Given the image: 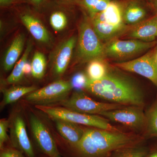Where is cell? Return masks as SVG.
I'll return each mask as SVG.
<instances>
[{
	"label": "cell",
	"mask_w": 157,
	"mask_h": 157,
	"mask_svg": "<svg viewBox=\"0 0 157 157\" xmlns=\"http://www.w3.org/2000/svg\"><path fill=\"white\" fill-rule=\"evenodd\" d=\"M143 135L90 127L84 128L81 140L74 145L57 144L64 157H109L117 150L144 142Z\"/></svg>",
	"instance_id": "cell-1"
},
{
	"label": "cell",
	"mask_w": 157,
	"mask_h": 157,
	"mask_svg": "<svg viewBox=\"0 0 157 157\" xmlns=\"http://www.w3.org/2000/svg\"><path fill=\"white\" fill-rule=\"evenodd\" d=\"M86 90L109 103L125 106L144 107L145 97L138 85L124 74L108 68L104 78H88Z\"/></svg>",
	"instance_id": "cell-2"
},
{
	"label": "cell",
	"mask_w": 157,
	"mask_h": 157,
	"mask_svg": "<svg viewBox=\"0 0 157 157\" xmlns=\"http://www.w3.org/2000/svg\"><path fill=\"white\" fill-rule=\"evenodd\" d=\"M36 108L53 120H63L70 122L92 128L119 132L122 131L109 123L106 118L101 116L91 115L73 111L62 107L52 105H36Z\"/></svg>",
	"instance_id": "cell-3"
},
{
	"label": "cell",
	"mask_w": 157,
	"mask_h": 157,
	"mask_svg": "<svg viewBox=\"0 0 157 157\" xmlns=\"http://www.w3.org/2000/svg\"><path fill=\"white\" fill-rule=\"evenodd\" d=\"M62 107L81 113L101 116L103 113L123 108L125 105L111 103L98 102L82 91H76L72 95L59 102Z\"/></svg>",
	"instance_id": "cell-4"
},
{
	"label": "cell",
	"mask_w": 157,
	"mask_h": 157,
	"mask_svg": "<svg viewBox=\"0 0 157 157\" xmlns=\"http://www.w3.org/2000/svg\"><path fill=\"white\" fill-rule=\"evenodd\" d=\"M143 107L126 106L103 113L101 116L109 121L121 124L135 133L143 135L146 122V115Z\"/></svg>",
	"instance_id": "cell-5"
},
{
	"label": "cell",
	"mask_w": 157,
	"mask_h": 157,
	"mask_svg": "<svg viewBox=\"0 0 157 157\" xmlns=\"http://www.w3.org/2000/svg\"><path fill=\"white\" fill-rule=\"evenodd\" d=\"M104 46L89 22L82 21L79 28L77 48L79 58L86 62L102 59L104 56Z\"/></svg>",
	"instance_id": "cell-6"
},
{
	"label": "cell",
	"mask_w": 157,
	"mask_h": 157,
	"mask_svg": "<svg viewBox=\"0 0 157 157\" xmlns=\"http://www.w3.org/2000/svg\"><path fill=\"white\" fill-rule=\"evenodd\" d=\"M73 89L70 81L58 80L29 94L25 99L36 105H50L67 98Z\"/></svg>",
	"instance_id": "cell-7"
},
{
	"label": "cell",
	"mask_w": 157,
	"mask_h": 157,
	"mask_svg": "<svg viewBox=\"0 0 157 157\" xmlns=\"http://www.w3.org/2000/svg\"><path fill=\"white\" fill-rule=\"evenodd\" d=\"M157 43L155 41L146 42L135 39L122 40L116 38L104 45V56L121 60L146 51Z\"/></svg>",
	"instance_id": "cell-8"
},
{
	"label": "cell",
	"mask_w": 157,
	"mask_h": 157,
	"mask_svg": "<svg viewBox=\"0 0 157 157\" xmlns=\"http://www.w3.org/2000/svg\"><path fill=\"white\" fill-rule=\"evenodd\" d=\"M29 123L37 146L48 157H63L56 142L43 121L35 114L30 115Z\"/></svg>",
	"instance_id": "cell-9"
},
{
	"label": "cell",
	"mask_w": 157,
	"mask_h": 157,
	"mask_svg": "<svg viewBox=\"0 0 157 157\" xmlns=\"http://www.w3.org/2000/svg\"><path fill=\"white\" fill-rule=\"evenodd\" d=\"M116 67L128 72L145 77L157 88V61L155 51L150 52L138 58L117 63Z\"/></svg>",
	"instance_id": "cell-10"
},
{
	"label": "cell",
	"mask_w": 157,
	"mask_h": 157,
	"mask_svg": "<svg viewBox=\"0 0 157 157\" xmlns=\"http://www.w3.org/2000/svg\"><path fill=\"white\" fill-rule=\"evenodd\" d=\"M9 121L11 146L22 152L27 157H35L33 147L29 138L25 122L22 116L19 113H15Z\"/></svg>",
	"instance_id": "cell-11"
},
{
	"label": "cell",
	"mask_w": 157,
	"mask_h": 157,
	"mask_svg": "<svg viewBox=\"0 0 157 157\" xmlns=\"http://www.w3.org/2000/svg\"><path fill=\"white\" fill-rule=\"evenodd\" d=\"M77 42L76 37H70L59 47L53 59V69L57 76L65 73L70 63L73 49Z\"/></svg>",
	"instance_id": "cell-12"
},
{
	"label": "cell",
	"mask_w": 157,
	"mask_h": 157,
	"mask_svg": "<svg viewBox=\"0 0 157 157\" xmlns=\"http://www.w3.org/2000/svg\"><path fill=\"white\" fill-rule=\"evenodd\" d=\"M129 36L144 42L155 41L157 37V14L135 25Z\"/></svg>",
	"instance_id": "cell-13"
},
{
	"label": "cell",
	"mask_w": 157,
	"mask_h": 157,
	"mask_svg": "<svg viewBox=\"0 0 157 157\" xmlns=\"http://www.w3.org/2000/svg\"><path fill=\"white\" fill-rule=\"evenodd\" d=\"M59 135L70 145H74L81 140L84 128L80 125L63 120H53Z\"/></svg>",
	"instance_id": "cell-14"
},
{
	"label": "cell",
	"mask_w": 157,
	"mask_h": 157,
	"mask_svg": "<svg viewBox=\"0 0 157 157\" xmlns=\"http://www.w3.org/2000/svg\"><path fill=\"white\" fill-rule=\"evenodd\" d=\"M124 22L127 25H136L144 21L147 15L145 7L135 0L122 5Z\"/></svg>",
	"instance_id": "cell-15"
},
{
	"label": "cell",
	"mask_w": 157,
	"mask_h": 157,
	"mask_svg": "<svg viewBox=\"0 0 157 157\" xmlns=\"http://www.w3.org/2000/svg\"><path fill=\"white\" fill-rule=\"evenodd\" d=\"M93 28L99 39L107 42L124 33L130 28V26L125 24L116 26L95 19H93Z\"/></svg>",
	"instance_id": "cell-16"
},
{
	"label": "cell",
	"mask_w": 157,
	"mask_h": 157,
	"mask_svg": "<svg viewBox=\"0 0 157 157\" xmlns=\"http://www.w3.org/2000/svg\"><path fill=\"white\" fill-rule=\"evenodd\" d=\"M21 21L33 37L39 42L46 43L50 39L48 31L39 20L29 14L21 16Z\"/></svg>",
	"instance_id": "cell-17"
},
{
	"label": "cell",
	"mask_w": 157,
	"mask_h": 157,
	"mask_svg": "<svg viewBox=\"0 0 157 157\" xmlns=\"http://www.w3.org/2000/svg\"><path fill=\"white\" fill-rule=\"evenodd\" d=\"M25 42L24 34H19L14 38L4 56L3 66L4 70L9 71L15 64L22 53Z\"/></svg>",
	"instance_id": "cell-18"
},
{
	"label": "cell",
	"mask_w": 157,
	"mask_h": 157,
	"mask_svg": "<svg viewBox=\"0 0 157 157\" xmlns=\"http://www.w3.org/2000/svg\"><path fill=\"white\" fill-rule=\"evenodd\" d=\"M96 19L109 24L120 25L125 24L123 18L122 6L117 2L111 1L104 11L98 13Z\"/></svg>",
	"instance_id": "cell-19"
},
{
	"label": "cell",
	"mask_w": 157,
	"mask_h": 157,
	"mask_svg": "<svg viewBox=\"0 0 157 157\" xmlns=\"http://www.w3.org/2000/svg\"><path fill=\"white\" fill-rule=\"evenodd\" d=\"M37 89L38 88L35 86H14L9 89H3L2 90L3 98L1 102V108L16 102L21 98Z\"/></svg>",
	"instance_id": "cell-20"
},
{
	"label": "cell",
	"mask_w": 157,
	"mask_h": 157,
	"mask_svg": "<svg viewBox=\"0 0 157 157\" xmlns=\"http://www.w3.org/2000/svg\"><path fill=\"white\" fill-rule=\"evenodd\" d=\"M146 126L143 136L147 140L157 138V98L145 113Z\"/></svg>",
	"instance_id": "cell-21"
},
{
	"label": "cell",
	"mask_w": 157,
	"mask_h": 157,
	"mask_svg": "<svg viewBox=\"0 0 157 157\" xmlns=\"http://www.w3.org/2000/svg\"><path fill=\"white\" fill-rule=\"evenodd\" d=\"M148 145L144 142L119 149L109 157H144L148 151Z\"/></svg>",
	"instance_id": "cell-22"
},
{
	"label": "cell",
	"mask_w": 157,
	"mask_h": 157,
	"mask_svg": "<svg viewBox=\"0 0 157 157\" xmlns=\"http://www.w3.org/2000/svg\"><path fill=\"white\" fill-rule=\"evenodd\" d=\"M32 49V44L29 43L27 46V48L22 57L16 63L12 72L7 78V82L8 83L13 84L17 83L22 79L24 75L23 71L24 67L26 63L27 62L28 58Z\"/></svg>",
	"instance_id": "cell-23"
},
{
	"label": "cell",
	"mask_w": 157,
	"mask_h": 157,
	"mask_svg": "<svg viewBox=\"0 0 157 157\" xmlns=\"http://www.w3.org/2000/svg\"><path fill=\"white\" fill-rule=\"evenodd\" d=\"M108 70V67L102 59H97L90 61L86 72L89 78L91 80H98L104 78Z\"/></svg>",
	"instance_id": "cell-24"
},
{
	"label": "cell",
	"mask_w": 157,
	"mask_h": 157,
	"mask_svg": "<svg viewBox=\"0 0 157 157\" xmlns=\"http://www.w3.org/2000/svg\"><path fill=\"white\" fill-rule=\"evenodd\" d=\"M31 64V73L33 76L37 79L42 78L46 70V60L45 55L40 52H35Z\"/></svg>",
	"instance_id": "cell-25"
},
{
	"label": "cell",
	"mask_w": 157,
	"mask_h": 157,
	"mask_svg": "<svg viewBox=\"0 0 157 157\" xmlns=\"http://www.w3.org/2000/svg\"><path fill=\"white\" fill-rule=\"evenodd\" d=\"M111 1L109 0H80L81 5L84 7L92 18L96 14L104 11Z\"/></svg>",
	"instance_id": "cell-26"
},
{
	"label": "cell",
	"mask_w": 157,
	"mask_h": 157,
	"mask_svg": "<svg viewBox=\"0 0 157 157\" xmlns=\"http://www.w3.org/2000/svg\"><path fill=\"white\" fill-rule=\"evenodd\" d=\"M49 21L53 29L59 32L63 30L67 26V18L62 11H55L51 15Z\"/></svg>",
	"instance_id": "cell-27"
},
{
	"label": "cell",
	"mask_w": 157,
	"mask_h": 157,
	"mask_svg": "<svg viewBox=\"0 0 157 157\" xmlns=\"http://www.w3.org/2000/svg\"><path fill=\"white\" fill-rule=\"evenodd\" d=\"M88 78L87 76L84 73H76L70 81L73 89H75L77 91L85 89Z\"/></svg>",
	"instance_id": "cell-28"
},
{
	"label": "cell",
	"mask_w": 157,
	"mask_h": 157,
	"mask_svg": "<svg viewBox=\"0 0 157 157\" xmlns=\"http://www.w3.org/2000/svg\"><path fill=\"white\" fill-rule=\"evenodd\" d=\"M9 120L2 119L0 120V150L4 148L5 143L9 141L8 129L9 128Z\"/></svg>",
	"instance_id": "cell-29"
},
{
	"label": "cell",
	"mask_w": 157,
	"mask_h": 157,
	"mask_svg": "<svg viewBox=\"0 0 157 157\" xmlns=\"http://www.w3.org/2000/svg\"><path fill=\"white\" fill-rule=\"evenodd\" d=\"M0 157H27L22 152L13 147L5 146L0 150Z\"/></svg>",
	"instance_id": "cell-30"
},
{
	"label": "cell",
	"mask_w": 157,
	"mask_h": 157,
	"mask_svg": "<svg viewBox=\"0 0 157 157\" xmlns=\"http://www.w3.org/2000/svg\"><path fill=\"white\" fill-rule=\"evenodd\" d=\"M150 145H148L149 148L147 154L144 157H157V138Z\"/></svg>",
	"instance_id": "cell-31"
},
{
	"label": "cell",
	"mask_w": 157,
	"mask_h": 157,
	"mask_svg": "<svg viewBox=\"0 0 157 157\" xmlns=\"http://www.w3.org/2000/svg\"><path fill=\"white\" fill-rule=\"evenodd\" d=\"M23 71L24 74H29L32 73L31 64H30L28 62H27L24 67Z\"/></svg>",
	"instance_id": "cell-32"
},
{
	"label": "cell",
	"mask_w": 157,
	"mask_h": 157,
	"mask_svg": "<svg viewBox=\"0 0 157 157\" xmlns=\"http://www.w3.org/2000/svg\"><path fill=\"white\" fill-rule=\"evenodd\" d=\"M14 0H0L1 6H7L13 2Z\"/></svg>",
	"instance_id": "cell-33"
},
{
	"label": "cell",
	"mask_w": 157,
	"mask_h": 157,
	"mask_svg": "<svg viewBox=\"0 0 157 157\" xmlns=\"http://www.w3.org/2000/svg\"><path fill=\"white\" fill-rule=\"evenodd\" d=\"M151 5L155 14H157V0H152Z\"/></svg>",
	"instance_id": "cell-34"
},
{
	"label": "cell",
	"mask_w": 157,
	"mask_h": 157,
	"mask_svg": "<svg viewBox=\"0 0 157 157\" xmlns=\"http://www.w3.org/2000/svg\"><path fill=\"white\" fill-rule=\"evenodd\" d=\"M33 4L36 5H39L43 2V0H30Z\"/></svg>",
	"instance_id": "cell-35"
},
{
	"label": "cell",
	"mask_w": 157,
	"mask_h": 157,
	"mask_svg": "<svg viewBox=\"0 0 157 157\" xmlns=\"http://www.w3.org/2000/svg\"><path fill=\"white\" fill-rule=\"evenodd\" d=\"M155 56L156 58L157 61V48L156 50L155 51Z\"/></svg>",
	"instance_id": "cell-36"
},
{
	"label": "cell",
	"mask_w": 157,
	"mask_h": 157,
	"mask_svg": "<svg viewBox=\"0 0 157 157\" xmlns=\"http://www.w3.org/2000/svg\"><path fill=\"white\" fill-rule=\"evenodd\" d=\"M109 1H111V0H109Z\"/></svg>",
	"instance_id": "cell-37"
}]
</instances>
